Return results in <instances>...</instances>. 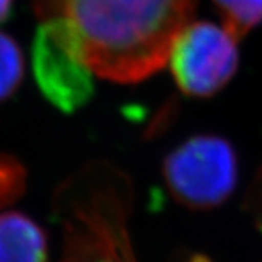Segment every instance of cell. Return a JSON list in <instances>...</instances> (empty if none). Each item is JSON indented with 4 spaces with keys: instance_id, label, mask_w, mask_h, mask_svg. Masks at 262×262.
Returning a JSON list of instances; mask_svg holds the SVG:
<instances>
[{
    "instance_id": "6da1fadb",
    "label": "cell",
    "mask_w": 262,
    "mask_h": 262,
    "mask_svg": "<svg viewBox=\"0 0 262 262\" xmlns=\"http://www.w3.org/2000/svg\"><path fill=\"white\" fill-rule=\"evenodd\" d=\"M41 20L61 18L79 37L95 75L139 83L168 63L169 50L192 20L196 0H31Z\"/></svg>"
},
{
    "instance_id": "7a4b0ae2",
    "label": "cell",
    "mask_w": 262,
    "mask_h": 262,
    "mask_svg": "<svg viewBox=\"0 0 262 262\" xmlns=\"http://www.w3.org/2000/svg\"><path fill=\"white\" fill-rule=\"evenodd\" d=\"M61 262H137L128 236L131 185L113 165L84 166L58 189Z\"/></svg>"
},
{
    "instance_id": "3957f363",
    "label": "cell",
    "mask_w": 262,
    "mask_h": 262,
    "mask_svg": "<svg viewBox=\"0 0 262 262\" xmlns=\"http://www.w3.org/2000/svg\"><path fill=\"white\" fill-rule=\"evenodd\" d=\"M239 165L232 143L222 136L198 134L181 143L163 160V181L181 206L213 210L233 194Z\"/></svg>"
},
{
    "instance_id": "277c9868",
    "label": "cell",
    "mask_w": 262,
    "mask_h": 262,
    "mask_svg": "<svg viewBox=\"0 0 262 262\" xmlns=\"http://www.w3.org/2000/svg\"><path fill=\"white\" fill-rule=\"evenodd\" d=\"M38 89L64 114L80 110L94 96V72L88 66L75 28L61 18L44 19L31 50Z\"/></svg>"
},
{
    "instance_id": "5b68a950",
    "label": "cell",
    "mask_w": 262,
    "mask_h": 262,
    "mask_svg": "<svg viewBox=\"0 0 262 262\" xmlns=\"http://www.w3.org/2000/svg\"><path fill=\"white\" fill-rule=\"evenodd\" d=\"M166 66L181 92L195 98L213 96L237 70V38L213 22L191 20L173 39Z\"/></svg>"
},
{
    "instance_id": "8992f818",
    "label": "cell",
    "mask_w": 262,
    "mask_h": 262,
    "mask_svg": "<svg viewBox=\"0 0 262 262\" xmlns=\"http://www.w3.org/2000/svg\"><path fill=\"white\" fill-rule=\"evenodd\" d=\"M44 229L19 211L0 213V262H47Z\"/></svg>"
},
{
    "instance_id": "52a82bcc",
    "label": "cell",
    "mask_w": 262,
    "mask_h": 262,
    "mask_svg": "<svg viewBox=\"0 0 262 262\" xmlns=\"http://www.w3.org/2000/svg\"><path fill=\"white\" fill-rule=\"evenodd\" d=\"M223 27L234 37L242 38L262 24V0H213Z\"/></svg>"
},
{
    "instance_id": "ba28073f",
    "label": "cell",
    "mask_w": 262,
    "mask_h": 262,
    "mask_svg": "<svg viewBox=\"0 0 262 262\" xmlns=\"http://www.w3.org/2000/svg\"><path fill=\"white\" fill-rule=\"evenodd\" d=\"M25 75V56L13 37L0 32V102L16 94Z\"/></svg>"
},
{
    "instance_id": "9c48e42d",
    "label": "cell",
    "mask_w": 262,
    "mask_h": 262,
    "mask_svg": "<svg viewBox=\"0 0 262 262\" xmlns=\"http://www.w3.org/2000/svg\"><path fill=\"white\" fill-rule=\"evenodd\" d=\"M27 169L13 155L0 151V210L12 206L24 195Z\"/></svg>"
},
{
    "instance_id": "30bf717a",
    "label": "cell",
    "mask_w": 262,
    "mask_h": 262,
    "mask_svg": "<svg viewBox=\"0 0 262 262\" xmlns=\"http://www.w3.org/2000/svg\"><path fill=\"white\" fill-rule=\"evenodd\" d=\"M251 201L255 214L258 217V222L262 226V170L259 172L258 178L255 181L252 187V194H251Z\"/></svg>"
},
{
    "instance_id": "8fae6325",
    "label": "cell",
    "mask_w": 262,
    "mask_h": 262,
    "mask_svg": "<svg viewBox=\"0 0 262 262\" xmlns=\"http://www.w3.org/2000/svg\"><path fill=\"white\" fill-rule=\"evenodd\" d=\"M15 0H0V24L9 18Z\"/></svg>"
},
{
    "instance_id": "7c38bea8",
    "label": "cell",
    "mask_w": 262,
    "mask_h": 262,
    "mask_svg": "<svg viewBox=\"0 0 262 262\" xmlns=\"http://www.w3.org/2000/svg\"><path fill=\"white\" fill-rule=\"evenodd\" d=\"M188 262H208L206 258H201V256H196V258H192V259H189Z\"/></svg>"
}]
</instances>
